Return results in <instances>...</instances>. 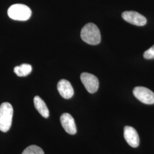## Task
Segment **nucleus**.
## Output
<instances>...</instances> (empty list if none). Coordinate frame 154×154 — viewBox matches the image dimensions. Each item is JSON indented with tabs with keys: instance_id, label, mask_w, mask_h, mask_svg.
Returning <instances> with one entry per match:
<instances>
[{
	"instance_id": "1",
	"label": "nucleus",
	"mask_w": 154,
	"mask_h": 154,
	"mask_svg": "<svg viewBox=\"0 0 154 154\" xmlns=\"http://www.w3.org/2000/svg\"><path fill=\"white\" fill-rule=\"evenodd\" d=\"M81 37L84 42L92 45L99 44L101 41L99 29L93 23H88L83 27L81 32Z\"/></svg>"
},
{
	"instance_id": "2",
	"label": "nucleus",
	"mask_w": 154,
	"mask_h": 154,
	"mask_svg": "<svg viewBox=\"0 0 154 154\" xmlns=\"http://www.w3.org/2000/svg\"><path fill=\"white\" fill-rule=\"evenodd\" d=\"M13 109L11 103H2L0 106V130L2 132L8 131L12 123Z\"/></svg>"
},
{
	"instance_id": "3",
	"label": "nucleus",
	"mask_w": 154,
	"mask_h": 154,
	"mask_svg": "<svg viewBox=\"0 0 154 154\" xmlns=\"http://www.w3.org/2000/svg\"><path fill=\"white\" fill-rule=\"evenodd\" d=\"M32 12L28 6L17 4L11 6L8 10L9 17L14 20L26 21L32 16Z\"/></svg>"
},
{
	"instance_id": "4",
	"label": "nucleus",
	"mask_w": 154,
	"mask_h": 154,
	"mask_svg": "<svg viewBox=\"0 0 154 154\" xmlns=\"http://www.w3.org/2000/svg\"><path fill=\"white\" fill-rule=\"evenodd\" d=\"M133 94L135 97L144 104H154V93L149 88L138 86L133 89Z\"/></svg>"
},
{
	"instance_id": "5",
	"label": "nucleus",
	"mask_w": 154,
	"mask_h": 154,
	"mask_svg": "<svg viewBox=\"0 0 154 154\" xmlns=\"http://www.w3.org/2000/svg\"><path fill=\"white\" fill-rule=\"evenodd\" d=\"M81 80L88 93L93 94L97 91L99 88V81L93 74L83 72L81 74Z\"/></svg>"
},
{
	"instance_id": "6",
	"label": "nucleus",
	"mask_w": 154,
	"mask_h": 154,
	"mask_svg": "<svg viewBox=\"0 0 154 154\" xmlns=\"http://www.w3.org/2000/svg\"><path fill=\"white\" fill-rule=\"evenodd\" d=\"M122 17L126 22L136 26H142L147 23V19L146 17L137 11H124L122 14Z\"/></svg>"
},
{
	"instance_id": "7",
	"label": "nucleus",
	"mask_w": 154,
	"mask_h": 154,
	"mask_svg": "<svg viewBox=\"0 0 154 154\" xmlns=\"http://www.w3.org/2000/svg\"><path fill=\"white\" fill-rule=\"evenodd\" d=\"M61 125L67 133L74 135L77 132V127L74 118L69 113H63L60 117Z\"/></svg>"
},
{
	"instance_id": "8",
	"label": "nucleus",
	"mask_w": 154,
	"mask_h": 154,
	"mask_svg": "<svg viewBox=\"0 0 154 154\" xmlns=\"http://www.w3.org/2000/svg\"><path fill=\"white\" fill-rule=\"evenodd\" d=\"M124 138L131 147L136 148L139 146V137L138 132L132 127L126 126L124 128Z\"/></svg>"
},
{
	"instance_id": "9",
	"label": "nucleus",
	"mask_w": 154,
	"mask_h": 154,
	"mask_svg": "<svg viewBox=\"0 0 154 154\" xmlns=\"http://www.w3.org/2000/svg\"><path fill=\"white\" fill-rule=\"evenodd\" d=\"M57 89L62 97L70 99L74 95V89L71 83L66 79H61L57 84Z\"/></svg>"
},
{
	"instance_id": "10",
	"label": "nucleus",
	"mask_w": 154,
	"mask_h": 154,
	"mask_svg": "<svg viewBox=\"0 0 154 154\" xmlns=\"http://www.w3.org/2000/svg\"><path fill=\"white\" fill-rule=\"evenodd\" d=\"M34 105L36 110L44 118H48L49 116V111L44 101L39 96L34 98Z\"/></svg>"
},
{
	"instance_id": "11",
	"label": "nucleus",
	"mask_w": 154,
	"mask_h": 154,
	"mask_svg": "<svg viewBox=\"0 0 154 154\" xmlns=\"http://www.w3.org/2000/svg\"><path fill=\"white\" fill-rule=\"evenodd\" d=\"M32 67L27 63H23L14 68V72L18 77H26L31 73Z\"/></svg>"
},
{
	"instance_id": "12",
	"label": "nucleus",
	"mask_w": 154,
	"mask_h": 154,
	"mask_svg": "<svg viewBox=\"0 0 154 154\" xmlns=\"http://www.w3.org/2000/svg\"><path fill=\"white\" fill-rule=\"evenodd\" d=\"M22 154H45L43 149L36 145H31L25 149Z\"/></svg>"
},
{
	"instance_id": "13",
	"label": "nucleus",
	"mask_w": 154,
	"mask_h": 154,
	"mask_svg": "<svg viewBox=\"0 0 154 154\" xmlns=\"http://www.w3.org/2000/svg\"><path fill=\"white\" fill-rule=\"evenodd\" d=\"M143 57L147 60L154 59V45L144 53Z\"/></svg>"
}]
</instances>
